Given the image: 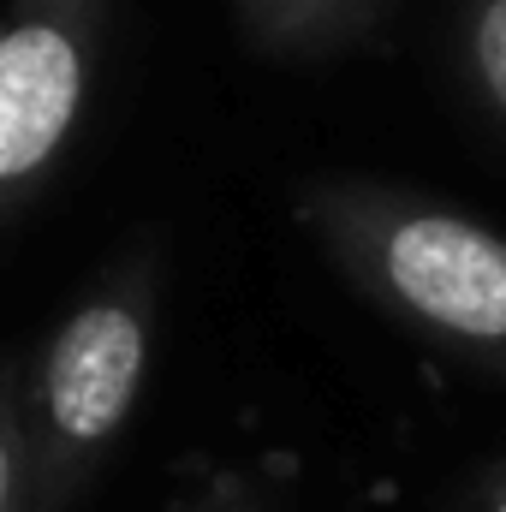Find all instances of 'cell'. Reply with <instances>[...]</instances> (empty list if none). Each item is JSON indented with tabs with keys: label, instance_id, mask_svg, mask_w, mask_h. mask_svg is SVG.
Returning a JSON list of instances; mask_svg holds the SVG:
<instances>
[{
	"label": "cell",
	"instance_id": "6da1fadb",
	"mask_svg": "<svg viewBox=\"0 0 506 512\" xmlns=\"http://www.w3.org/2000/svg\"><path fill=\"white\" fill-rule=\"evenodd\" d=\"M304 233L435 352L506 382V239L453 203L381 179H310L298 191Z\"/></svg>",
	"mask_w": 506,
	"mask_h": 512
},
{
	"label": "cell",
	"instance_id": "7a4b0ae2",
	"mask_svg": "<svg viewBox=\"0 0 506 512\" xmlns=\"http://www.w3.org/2000/svg\"><path fill=\"white\" fill-rule=\"evenodd\" d=\"M161 328V256L126 251L24 364V423L36 447V507L66 512L120 447L149 382Z\"/></svg>",
	"mask_w": 506,
	"mask_h": 512
},
{
	"label": "cell",
	"instance_id": "3957f363",
	"mask_svg": "<svg viewBox=\"0 0 506 512\" xmlns=\"http://www.w3.org/2000/svg\"><path fill=\"white\" fill-rule=\"evenodd\" d=\"M114 0H12L0 18V233L84 120Z\"/></svg>",
	"mask_w": 506,
	"mask_h": 512
},
{
	"label": "cell",
	"instance_id": "277c9868",
	"mask_svg": "<svg viewBox=\"0 0 506 512\" xmlns=\"http://www.w3.org/2000/svg\"><path fill=\"white\" fill-rule=\"evenodd\" d=\"M239 30L268 60H328L370 36L387 0H233Z\"/></svg>",
	"mask_w": 506,
	"mask_h": 512
},
{
	"label": "cell",
	"instance_id": "5b68a950",
	"mask_svg": "<svg viewBox=\"0 0 506 512\" xmlns=\"http://www.w3.org/2000/svg\"><path fill=\"white\" fill-rule=\"evenodd\" d=\"M459 60L489 108V120L506 131V0H465L459 12Z\"/></svg>",
	"mask_w": 506,
	"mask_h": 512
},
{
	"label": "cell",
	"instance_id": "8992f818",
	"mask_svg": "<svg viewBox=\"0 0 506 512\" xmlns=\"http://www.w3.org/2000/svg\"><path fill=\"white\" fill-rule=\"evenodd\" d=\"M0 512H42L36 507V447L24 423V364L0 352Z\"/></svg>",
	"mask_w": 506,
	"mask_h": 512
},
{
	"label": "cell",
	"instance_id": "52a82bcc",
	"mask_svg": "<svg viewBox=\"0 0 506 512\" xmlns=\"http://www.w3.org/2000/svg\"><path fill=\"white\" fill-rule=\"evenodd\" d=\"M173 512H268V489H256L251 477L227 471V477H215V483L191 489Z\"/></svg>",
	"mask_w": 506,
	"mask_h": 512
},
{
	"label": "cell",
	"instance_id": "ba28073f",
	"mask_svg": "<svg viewBox=\"0 0 506 512\" xmlns=\"http://www.w3.org/2000/svg\"><path fill=\"white\" fill-rule=\"evenodd\" d=\"M477 512H506V465L483 483V495H477Z\"/></svg>",
	"mask_w": 506,
	"mask_h": 512
}]
</instances>
